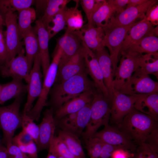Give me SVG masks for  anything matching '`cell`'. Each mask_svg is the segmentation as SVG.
<instances>
[{
  "label": "cell",
  "instance_id": "b9f144b4",
  "mask_svg": "<svg viewBox=\"0 0 158 158\" xmlns=\"http://www.w3.org/2000/svg\"><path fill=\"white\" fill-rule=\"evenodd\" d=\"M144 143L158 152V123L155 125L147 136Z\"/></svg>",
  "mask_w": 158,
  "mask_h": 158
},
{
  "label": "cell",
  "instance_id": "7bdbcfd3",
  "mask_svg": "<svg viewBox=\"0 0 158 158\" xmlns=\"http://www.w3.org/2000/svg\"><path fill=\"white\" fill-rule=\"evenodd\" d=\"M144 21L150 22L154 26L158 25V5L156 4L149 8L142 19Z\"/></svg>",
  "mask_w": 158,
  "mask_h": 158
},
{
  "label": "cell",
  "instance_id": "d590c367",
  "mask_svg": "<svg viewBox=\"0 0 158 158\" xmlns=\"http://www.w3.org/2000/svg\"><path fill=\"white\" fill-rule=\"evenodd\" d=\"M22 117L21 127L23 128L22 130L29 135L37 145L39 133L38 125H36L34 122V120L25 113H23Z\"/></svg>",
  "mask_w": 158,
  "mask_h": 158
},
{
  "label": "cell",
  "instance_id": "7c38bea8",
  "mask_svg": "<svg viewBox=\"0 0 158 158\" xmlns=\"http://www.w3.org/2000/svg\"><path fill=\"white\" fill-rule=\"evenodd\" d=\"M92 136L97 138L103 142L134 153L137 146L117 126L109 124L101 130L95 132Z\"/></svg>",
  "mask_w": 158,
  "mask_h": 158
},
{
  "label": "cell",
  "instance_id": "4316f807",
  "mask_svg": "<svg viewBox=\"0 0 158 158\" xmlns=\"http://www.w3.org/2000/svg\"><path fill=\"white\" fill-rule=\"evenodd\" d=\"M23 39L25 46V56L32 68L35 57L40 53L38 39L35 26H31L25 32L23 35Z\"/></svg>",
  "mask_w": 158,
  "mask_h": 158
},
{
  "label": "cell",
  "instance_id": "ee69618b",
  "mask_svg": "<svg viewBox=\"0 0 158 158\" xmlns=\"http://www.w3.org/2000/svg\"><path fill=\"white\" fill-rule=\"evenodd\" d=\"M6 146L8 158H30L12 142L7 144Z\"/></svg>",
  "mask_w": 158,
  "mask_h": 158
},
{
  "label": "cell",
  "instance_id": "d4e9b609",
  "mask_svg": "<svg viewBox=\"0 0 158 158\" xmlns=\"http://www.w3.org/2000/svg\"><path fill=\"white\" fill-rule=\"evenodd\" d=\"M134 107L158 121V93L141 94L135 102Z\"/></svg>",
  "mask_w": 158,
  "mask_h": 158
},
{
  "label": "cell",
  "instance_id": "4dcf8cb0",
  "mask_svg": "<svg viewBox=\"0 0 158 158\" xmlns=\"http://www.w3.org/2000/svg\"><path fill=\"white\" fill-rule=\"evenodd\" d=\"M57 136L77 157L86 158L79 137L71 133L61 130L59 131Z\"/></svg>",
  "mask_w": 158,
  "mask_h": 158
},
{
  "label": "cell",
  "instance_id": "8992f818",
  "mask_svg": "<svg viewBox=\"0 0 158 158\" xmlns=\"http://www.w3.org/2000/svg\"><path fill=\"white\" fill-rule=\"evenodd\" d=\"M119 66L114 73L113 82L114 91H119L129 80L133 73L139 68L142 54L136 52H122Z\"/></svg>",
  "mask_w": 158,
  "mask_h": 158
},
{
  "label": "cell",
  "instance_id": "11a10c76",
  "mask_svg": "<svg viewBox=\"0 0 158 158\" xmlns=\"http://www.w3.org/2000/svg\"><path fill=\"white\" fill-rule=\"evenodd\" d=\"M57 157V158H66L63 157H61V156L56 155Z\"/></svg>",
  "mask_w": 158,
  "mask_h": 158
},
{
  "label": "cell",
  "instance_id": "c3c4849f",
  "mask_svg": "<svg viewBox=\"0 0 158 158\" xmlns=\"http://www.w3.org/2000/svg\"><path fill=\"white\" fill-rule=\"evenodd\" d=\"M36 144L32 140L26 145L25 153L28 154L30 158H38Z\"/></svg>",
  "mask_w": 158,
  "mask_h": 158
},
{
  "label": "cell",
  "instance_id": "8d00e7d4",
  "mask_svg": "<svg viewBox=\"0 0 158 158\" xmlns=\"http://www.w3.org/2000/svg\"><path fill=\"white\" fill-rule=\"evenodd\" d=\"M49 148L56 155L66 158H78L70 152L65 144L57 136H54Z\"/></svg>",
  "mask_w": 158,
  "mask_h": 158
},
{
  "label": "cell",
  "instance_id": "83f0119b",
  "mask_svg": "<svg viewBox=\"0 0 158 158\" xmlns=\"http://www.w3.org/2000/svg\"><path fill=\"white\" fill-rule=\"evenodd\" d=\"M158 38L149 32L133 44L125 52H136L142 54L158 53Z\"/></svg>",
  "mask_w": 158,
  "mask_h": 158
},
{
  "label": "cell",
  "instance_id": "4fadbf2b",
  "mask_svg": "<svg viewBox=\"0 0 158 158\" xmlns=\"http://www.w3.org/2000/svg\"><path fill=\"white\" fill-rule=\"evenodd\" d=\"M157 1V0H147L142 4L126 8L122 12L118 14L115 17H114L103 29L128 25L134 23L139 18L143 19L149 8Z\"/></svg>",
  "mask_w": 158,
  "mask_h": 158
},
{
  "label": "cell",
  "instance_id": "f1b7e54d",
  "mask_svg": "<svg viewBox=\"0 0 158 158\" xmlns=\"http://www.w3.org/2000/svg\"><path fill=\"white\" fill-rule=\"evenodd\" d=\"M76 3L74 7L66 8L64 11V16L67 28L66 31L73 32L81 29L84 21L81 10L78 8L79 0H74Z\"/></svg>",
  "mask_w": 158,
  "mask_h": 158
},
{
  "label": "cell",
  "instance_id": "836d02e7",
  "mask_svg": "<svg viewBox=\"0 0 158 158\" xmlns=\"http://www.w3.org/2000/svg\"><path fill=\"white\" fill-rule=\"evenodd\" d=\"M158 53L142 54L140 60L139 69L148 75L153 74L158 76Z\"/></svg>",
  "mask_w": 158,
  "mask_h": 158
},
{
  "label": "cell",
  "instance_id": "f35d334b",
  "mask_svg": "<svg viewBox=\"0 0 158 158\" xmlns=\"http://www.w3.org/2000/svg\"><path fill=\"white\" fill-rule=\"evenodd\" d=\"M85 148L90 157L99 158L104 142L99 138L92 136L85 140Z\"/></svg>",
  "mask_w": 158,
  "mask_h": 158
},
{
  "label": "cell",
  "instance_id": "7a4b0ae2",
  "mask_svg": "<svg viewBox=\"0 0 158 158\" xmlns=\"http://www.w3.org/2000/svg\"><path fill=\"white\" fill-rule=\"evenodd\" d=\"M158 121L151 116L136 110L134 107L116 125L137 146L144 142Z\"/></svg>",
  "mask_w": 158,
  "mask_h": 158
},
{
  "label": "cell",
  "instance_id": "ab89813d",
  "mask_svg": "<svg viewBox=\"0 0 158 158\" xmlns=\"http://www.w3.org/2000/svg\"><path fill=\"white\" fill-rule=\"evenodd\" d=\"M132 158H158V152L143 143L137 146Z\"/></svg>",
  "mask_w": 158,
  "mask_h": 158
},
{
  "label": "cell",
  "instance_id": "ffe728a7",
  "mask_svg": "<svg viewBox=\"0 0 158 158\" xmlns=\"http://www.w3.org/2000/svg\"><path fill=\"white\" fill-rule=\"evenodd\" d=\"M93 51L101 68L104 83L108 91L111 103L114 91L113 87L114 74L109 54L105 48Z\"/></svg>",
  "mask_w": 158,
  "mask_h": 158
},
{
  "label": "cell",
  "instance_id": "9c48e42d",
  "mask_svg": "<svg viewBox=\"0 0 158 158\" xmlns=\"http://www.w3.org/2000/svg\"><path fill=\"white\" fill-rule=\"evenodd\" d=\"M136 23L126 26L103 29L105 33L104 45L108 48L109 51L114 76L117 67L118 56L123 40L129 30Z\"/></svg>",
  "mask_w": 158,
  "mask_h": 158
},
{
  "label": "cell",
  "instance_id": "52a82bcc",
  "mask_svg": "<svg viewBox=\"0 0 158 158\" xmlns=\"http://www.w3.org/2000/svg\"><path fill=\"white\" fill-rule=\"evenodd\" d=\"M17 19V15L10 10L6 12L4 18V25L6 27L4 33L7 51L5 63L16 57L23 48L24 45L23 41H21L19 39Z\"/></svg>",
  "mask_w": 158,
  "mask_h": 158
},
{
  "label": "cell",
  "instance_id": "db71d44e",
  "mask_svg": "<svg viewBox=\"0 0 158 158\" xmlns=\"http://www.w3.org/2000/svg\"><path fill=\"white\" fill-rule=\"evenodd\" d=\"M4 25V22L1 14L0 13V30H3V25Z\"/></svg>",
  "mask_w": 158,
  "mask_h": 158
},
{
  "label": "cell",
  "instance_id": "74e56055",
  "mask_svg": "<svg viewBox=\"0 0 158 158\" xmlns=\"http://www.w3.org/2000/svg\"><path fill=\"white\" fill-rule=\"evenodd\" d=\"M66 8L59 11L52 18L51 23L53 25L49 26L47 30L49 40L63 29L66 25L64 16V11Z\"/></svg>",
  "mask_w": 158,
  "mask_h": 158
},
{
  "label": "cell",
  "instance_id": "ba28073f",
  "mask_svg": "<svg viewBox=\"0 0 158 158\" xmlns=\"http://www.w3.org/2000/svg\"><path fill=\"white\" fill-rule=\"evenodd\" d=\"M119 92L128 95L158 92V83L138 68Z\"/></svg>",
  "mask_w": 158,
  "mask_h": 158
},
{
  "label": "cell",
  "instance_id": "60d3db41",
  "mask_svg": "<svg viewBox=\"0 0 158 158\" xmlns=\"http://www.w3.org/2000/svg\"><path fill=\"white\" fill-rule=\"evenodd\" d=\"M80 4L87 20V27H90L94 26L92 17L95 4V0H81Z\"/></svg>",
  "mask_w": 158,
  "mask_h": 158
},
{
  "label": "cell",
  "instance_id": "3957f363",
  "mask_svg": "<svg viewBox=\"0 0 158 158\" xmlns=\"http://www.w3.org/2000/svg\"><path fill=\"white\" fill-rule=\"evenodd\" d=\"M111 103L99 90L95 88L91 104V115L86 129L81 135L85 140L91 137L102 126L108 124L110 117Z\"/></svg>",
  "mask_w": 158,
  "mask_h": 158
},
{
  "label": "cell",
  "instance_id": "603a6c76",
  "mask_svg": "<svg viewBox=\"0 0 158 158\" xmlns=\"http://www.w3.org/2000/svg\"><path fill=\"white\" fill-rule=\"evenodd\" d=\"M79 33L82 40L92 51L98 50L104 48V40L105 33L101 27H90L81 28Z\"/></svg>",
  "mask_w": 158,
  "mask_h": 158
},
{
  "label": "cell",
  "instance_id": "6f0895ef",
  "mask_svg": "<svg viewBox=\"0 0 158 158\" xmlns=\"http://www.w3.org/2000/svg\"><path fill=\"white\" fill-rule=\"evenodd\" d=\"M3 145H1V142H0V147H2Z\"/></svg>",
  "mask_w": 158,
  "mask_h": 158
},
{
  "label": "cell",
  "instance_id": "f6af8a7d",
  "mask_svg": "<svg viewBox=\"0 0 158 158\" xmlns=\"http://www.w3.org/2000/svg\"><path fill=\"white\" fill-rule=\"evenodd\" d=\"M7 55V49L4 34L0 30V66L5 63Z\"/></svg>",
  "mask_w": 158,
  "mask_h": 158
},
{
  "label": "cell",
  "instance_id": "7dc6e473",
  "mask_svg": "<svg viewBox=\"0 0 158 158\" xmlns=\"http://www.w3.org/2000/svg\"><path fill=\"white\" fill-rule=\"evenodd\" d=\"M134 155V153L120 148L113 152L110 158H132Z\"/></svg>",
  "mask_w": 158,
  "mask_h": 158
},
{
  "label": "cell",
  "instance_id": "f546056e",
  "mask_svg": "<svg viewBox=\"0 0 158 158\" xmlns=\"http://www.w3.org/2000/svg\"><path fill=\"white\" fill-rule=\"evenodd\" d=\"M71 0H47L46 7L42 17L40 18L47 30L54 16L60 11L66 8L67 4Z\"/></svg>",
  "mask_w": 158,
  "mask_h": 158
},
{
  "label": "cell",
  "instance_id": "e575fe53",
  "mask_svg": "<svg viewBox=\"0 0 158 158\" xmlns=\"http://www.w3.org/2000/svg\"><path fill=\"white\" fill-rule=\"evenodd\" d=\"M32 0H0V13L4 20L8 10L13 12L30 7L35 2Z\"/></svg>",
  "mask_w": 158,
  "mask_h": 158
},
{
  "label": "cell",
  "instance_id": "cb8c5ba5",
  "mask_svg": "<svg viewBox=\"0 0 158 158\" xmlns=\"http://www.w3.org/2000/svg\"><path fill=\"white\" fill-rule=\"evenodd\" d=\"M149 21L142 19L132 26L128 32L122 43L120 53L124 51L154 28Z\"/></svg>",
  "mask_w": 158,
  "mask_h": 158
},
{
  "label": "cell",
  "instance_id": "f5cc1de1",
  "mask_svg": "<svg viewBox=\"0 0 158 158\" xmlns=\"http://www.w3.org/2000/svg\"><path fill=\"white\" fill-rule=\"evenodd\" d=\"M47 158H57L56 155L50 149H49V152Z\"/></svg>",
  "mask_w": 158,
  "mask_h": 158
},
{
  "label": "cell",
  "instance_id": "5b68a950",
  "mask_svg": "<svg viewBox=\"0 0 158 158\" xmlns=\"http://www.w3.org/2000/svg\"><path fill=\"white\" fill-rule=\"evenodd\" d=\"M22 97L16 98L9 105L0 107V127L3 134L2 142L6 145L12 142L15 131L21 127L22 117L19 110Z\"/></svg>",
  "mask_w": 158,
  "mask_h": 158
},
{
  "label": "cell",
  "instance_id": "e0dca14e",
  "mask_svg": "<svg viewBox=\"0 0 158 158\" xmlns=\"http://www.w3.org/2000/svg\"><path fill=\"white\" fill-rule=\"evenodd\" d=\"M52 108L47 109L44 112L42 120L38 125L39 136L37 145L38 151L49 149L54 136L56 125Z\"/></svg>",
  "mask_w": 158,
  "mask_h": 158
},
{
  "label": "cell",
  "instance_id": "680465c9",
  "mask_svg": "<svg viewBox=\"0 0 158 158\" xmlns=\"http://www.w3.org/2000/svg\"><path fill=\"white\" fill-rule=\"evenodd\" d=\"M90 158H95V157H90Z\"/></svg>",
  "mask_w": 158,
  "mask_h": 158
},
{
  "label": "cell",
  "instance_id": "8fae6325",
  "mask_svg": "<svg viewBox=\"0 0 158 158\" xmlns=\"http://www.w3.org/2000/svg\"><path fill=\"white\" fill-rule=\"evenodd\" d=\"M4 65L0 66V73L4 77L24 80L28 83L32 68L25 55L23 48L17 54Z\"/></svg>",
  "mask_w": 158,
  "mask_h": 158
},
{
  "label": "cell",
  "instance_id": "f907efd6",
  "mask_svg": "<svg viewBox=\"0 0 158 158\" xmlns=\"http://www.w3.org/2000/svg\"><path fill=\"white\" fill-rule=\"evenodd\" d=\"M147 1V0H129V3L126 5V8L139 5L145 3Z\"/></svg>",
  "mask_w": 158,
  "mask_h": 158
},
{
  "label": "cell",
  "instance_id": "9a60e30c",
  "mask_svg": "<svg viewBox=\"0 0 158 158\" xmlns=\"http://www.w3.org/2000/svg\"><path fill=\"white\" fill-rule=\"evenodd\" d=\"M55 48L60 47L62 53L59 62L58 69H60L73 56L82 46V40L79 30L69 32L57 39Z\"/></svg>",
  "mask_w": 158,
  "mask_h": 158
},
{
  "label": "cell",
  "instance_id": "ac0fdd59",
  "mask_svg": "<svg viewBox=\"0 0 158 158\" xmlns=\"http://www.w3.org/2000/svg\"><path fill=\"white\" fill-rule=\"evenodd\" d=\"M86 71L82 44L77 52L60 69H58L55 81L57 80L59 83L76 74Z\"/></svg>",
  "mask_w": 158,
  "mask_h": 158
},
{
  "label": "cell",
  "instance_id": "44dd1931",
  "mask_svg": "<svg viewBox=\"0 0 158 158\" xmlns=\"http://www.w3.org/2000/svg\"><path fill=\"white\" fill-rule=\"evenodd\" d=\"M95 4L92 20L93 25L103 29L109 23L116 12L115 7L107 0H95Z\"/></svg>",
  "mask_w": 158,
  "mask_h": 158
},
{
  "label": "cell",
  "instance_id": "5bb4252c",
  "mask_svg": "<svg viewBox=\"0 0 158 158\" xmlns=\"http://www.w3.org/2000/svg\"><path fill=\"white\" fill-rule=\"evenodd\" d=\"M41 67L39 53L35 57L33 66L30 73L29 80L27 85V98L23 113H26L30 111L32 107L33 102L40 94L42 86Z\"/></svg>",
  "mask_w": 158,
  "mask_h": 158
},
{
  "label": "cell",
  "instance_id": "2e32d148",
  "mask_svg": "<svg viewBox=\"0 0 158 158\" xmlns=\"http://www.w3.org/2000/svg\"><path fill=\"white\" fill-rule=\"evenodd\" d=\"M82 44L86 72L93 79L95 88L109 99V93L104 84L102 73L95 54L83 41Z\"/></svg>",
  "mask_w": 158,
  "mask_h": 158
},
{
  "label": "cell",
  "instance_id": "7402d4cb",
  "mask_svg": "<svg viewBox=\"0 0 158 158\" xmlns=\"http://www.w3.org/2000/svg\"><path fill=\"white\" fill-rule=\"evenodd\" d=\"M35 26L39 40L43 75L44 77L50 64L48 48L49 35L40 18L35 21Z\"/></svg>",
  "mask_w": 158,
  "mask_h": 158
},
{
  "label": "cell",
  "instance_id": "d6a6232c",
  "mask_svg": "<svg viewBox=\"0 0 158 158\" xmlns=\"http://www.w3.org/2000/svg\"><path fill=\"white\" fill-rule=\"evenodd\" d=\"M91 102L88 104L78 112L71 133L79 137L90 121L91 115Z\"/></svg>",
  "mask_w": 158,
  "mask_h": 158
},
{
  "label": "cell",
  "instance_id": "1f68e13d",
  "mask_svg": "<svg viewBox=\"0 0 158 158\" xmlns=\"http://www.w3.org/2000/svg\"><path fill=\"white\" fill-rule=\"evenodd\" d=\"M18 21L17 27L20 40L23 39V34L31 26L36 17V13L34 8H26L18 11Z\"/></svg>",
  "mask_w": 158,
  "mask_h": 158
},
{
  "label": "cell",
  "instance_id": "681fc988",
  "mask_svg": "<svg viewBox=\"0 0 158 158\" xmlns=\"http://www.w3.org/2000/svg\"><path fill=\"white\" fill-rule=\"evenodd\" d=\"M107 1L115 7L117 14L122 12L125 9L124 7L127 5L129 2V0H108Z\"/></svg>",
  "mask_w": 158,
  "mask_h": 158
},
{
  "label": "cell",
  "instance_id": "816d5d0a",
  "mask_svg": "<svg viewBox=\"0 0 158 158\" xmlns=\"http://www.w3.org/2000/svg\"><path fill=\"white\" fill-rule=\"evenodd\" d=\"M6 147L2 146L0 147V158H8Z\"/></svg>",
  "mask_w": 158,
  "mask_h": 158
},
{
  "label": "cell",
  "instance_id": "6da1fadb",
  "mask_svg": "<svg viewBox=\"0 0 158 158\" xmlns=\"http://www.w3.org/2000/svg\"><path fill=\"white\" fill-rule=\"evenodd\" d=\"M87 74L86 71L80 73L54 85L50 92L49 103L53 110L82 93L95 88Z\"/></svg>",
  "mask_w": 158,
  "mask_h": 158
},
{
  "label": "cell",
  "instance_id": "30bf717a",
  "mask_svg": "<svg viewBox=\"0 0 158 158\" xmlns=\"http://www.w3.org/2000/svg\"><path fill=\"white\" fill-rule=\"evenodd\" d=\"M141 95H128L114 91L111 102V123L116 125L120 123L134 107Z\"/></svg>",
  "mask_w": 158,
  "mask_h": 158
},
{
  "label": "cell",
  "instance_id": "277c9868",
  "mask_svg": "<svg viewBox=\"0 0 158 158\" xmlns=\"http://www.w3.org/2000/svg\"><path fill=\"white\" fill-rule=\"evenodd\" d=\"M62 53L60 47L54 49L53 59L44 76L41 92L34 107L28 112L25 113L33 120L38 121L43 107L47 106V96L52 86L55 81L59 62Z\"/></svg>",
  "mask_w": 158,
  "mask_h": 158
},
{
  "label": "cell",
  "instance_id": "bcb514c9",
  "mask_svg": "<svg viewBox=\"0 0 158 158\" xmlns=\"http://www.w3.org/2000/svg\"><path fill=\"white\" fill-rule=\"evenodd\" d=\"M120 148L104 142L99 158H110L113 152Z\"/></svg>",
  "mask_w": 158,
  "mask_h": 158
},
{
  "label": "cell",
  "instance_id": "484cf974",
  "mask_svg": "<svg viewBox=\"0 0 158 158\" xmlns=\"http://www.w3.org/2000/svg\"><path fill=\"white\" fill-rule=\"evenodd\" d=\"M27 91V85L24 84L22 80L13 79L11 82L1 85L0 104L12 98L22 97Z\"/></svg>",
  "mask_w": 158,
  "mask_h": 158
},
{
  "label": "cell",
  "instance_id": "9f6ffc18",
  "mask_svg": "<svg viewBox=\"0 0 158 158\" xmlns=\"http://www.w3.org/2000/svg\"><path fill=\"white\" fill-rule=\"evenodd\" d=\"M1 85L0 83V95H1Z\"/></svg>",
  "mask_w": 158,
  "mask_h": 158
},
{
  "label": "cell",
  "instance_id": "d6986e66",
  "mask_svg": "<svg viewBox=\"0 0 158 158\" xmlns=\"http://www.w3.org/2000/svg\"><path fill=\"white\" fill-rule=\"evenodd\" d=\"M94 89L82 93L55 110L54 116V120H57L69 114L78 112L86 105L92 102Z\"/></svg>",
  "mask_w": 158,
  "mask_h": 158
}]
</instances>
